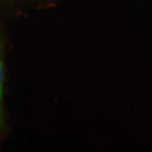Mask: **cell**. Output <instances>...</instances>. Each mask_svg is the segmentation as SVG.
I'll return each instance as SVG.
<instances>
[{
    "mask_svg": "<svg viewBox=\"0 0 152 152\" xmlns=\"http://www.w3.org/2000/svg\"><path fill=\"white\" fill-rule=\"evenodd\" d=\"M3 83H4V66L2 59V44L0 41V132H2L5 128L4 115L2 109V99H3Z\"/></svg>",
    "mask_w": 152,
    "mask_h": 152,
    "instance_id": "1",
    "label": "cell"
}]
</instances>
